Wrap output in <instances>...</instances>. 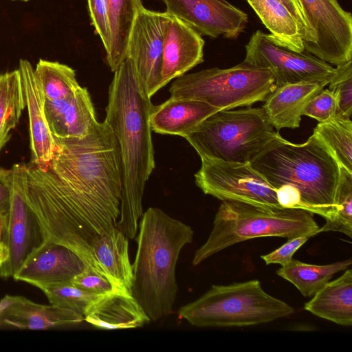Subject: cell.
<instances>
[{"mask_svg":"<svg viewBox=\"0 0 352 352\" xmlns=\"http://www.w3.org/2000/svg\"><path fill=\"white\" fill-rule=\"evenodd\" d=\"M220 111L203 101L170 98L153 107L149 118L151 131L184 137L210 115Z\"/></svg>","mask_w":352,"mask_h":352,"instance_id":"cell-21","label":"cell"},{"mask_svg":"<svg viewBox=\"0 0 352 352\" xmlns=\"http://www.w3.org/2000/svg\"><path fill=\"white\" fill-rule=\"evenodd\" d=\"M270 30L274 41L297 52L305 51L303 37L297 21L278 0H246Z\"/></svg>","mask_w":352,"mask_h":352,"instance_id":"cell-25","label":"cell"},{"mask_svg":"<svg viewBox=\"0 0 352 352\" xmlns=\"http://www.w3.org/2000/svg\"><path fill=\"white\" fill-rule=\"evenodd\" d=\"M91 250L98 265L116 292L131 294L133 267L126 236L115 226L99 236Z\"/></svg>","mask_w":352,"mask_h":352,"instance_id":"cell-22","label":"cell"},{"mask_svg":"<svg viewBox=\"0 0 352 352\" xmlns=\"http://www.w3.org/2000/svg\"><path fill=\"white\" fill-rule=\"evenodd\" d=\"M26 107L20 72L0 74V150L10 140Z\"/></svg>","mask_w":352,"mask_h":352,"instance_id":"cell-28","label":"cell"},{"mask_svg":"<svg viewBox=\"0 0 352 352\" xmlns=\"http://www.w3.org/2000/svg\"><path fill=\"white\" fill-rule=\"evenodd\" d=\"M281 2L285 7L289 11V12L294 17L299 28L301 31L303 37V43L305 51H306L310 46L312 41V36L307 25L304 19L300 5L297 0H278Z\"/></svg>","mask_w":352,"mask_h":352,"instance_id":"cell-38","label":"cell"},{"mask_svg":"<svg viewBox=\"0 0 352 352\" xmlns=\"http://www.w3.org/2000/svg\"><path fill=\"white\" fill-rule=\"evenodd\" d=\"M85 320L104 330L137 328L151 321L131 294L120 292L101 296L89 308Z\"/></svg>","mask_w":352,"mask_h":352,"instance_id":"cell-23","label":"cell"},{"mask_svg":"<svg viewBox=\"0 0 352 352\" xmlns=\"http://www.w3.org/2000/svg\"><path fill=\"white\" fill-rule=\"evenodd\" d=\"M195 174V184L206 195L223 201H234L261 206L283 208L276 190L254 169L250 162H226L201 158Z\"/></svg>","mask_w":352,"mask_h":352,"instance_id":"cell-9","label":"cell"},{"mask_svg":"<svg viewBox=\"0 0 352 352\" xmlns=\"http://www.w3.org/2000/svg\"><path fill=\"white\" fill-rule=\"evenodd\" d=\"M331 149L341 166L352 172V122L351 118L336 116L318 122L314 130Z\"/></svg>","mask_w":352,"mask_h":352,"instance_id":"cell-30","label":"cell"},{"mask_svg":"<svg viewBox=\"0 0 352 352\" xmlns=\"http://www.w3.org/2000/svg\"><path fill=\"white\" fill-rule=\"evenodd\" d=\"M111 29V47L107 52L108 64L115 72L126 58L129 35L142 0H106Z\"/></svg>","mask_w":352,"mask_h":352,"instance_id":"cell-26","label":"cell"},{"mask_svg":"<svg viewBox=\"0 0 352 352\" xmlns=\"http://www.w3.org/2000/svg\"><path fill=\"white\" fill-rule=\"evenodd\" d=\"M250 164L276 190L289 186L298 190L304 210L325 220L331 217L341 166L316 134L294 144L276 131Z\"/></svg>","mask_w":352,"mask_h":352,"instance_id":"cell-4","label":"cell"},{"mask_svg":"<svg viewBox=\"0 0 352 352\" xmlns=\"http://www.w3.org/2000/svg\"><path fill=\"white\" fill-rule=\"evenodd\" d=\"M247 63L270 69L276 87L306 81L329 82L336 68L309 54L280 46L270 34L256 30L245 45Z\"/></svg>","mask_w":352,"mask_h":352,"instance_id":"cell-10","label":"cell"},{"mask_svg":"<svg viewBox=\"0 0 352 352\" xmlns=\"http://www.w3.org/2000/svg\"><path fill=\"white\" fill-rule=\"evenodd\" d=\"M328 84L326 81H306L276 87L261 108L278 132L283 128H298L307 104Z\"/></svg>","mask_w":352,"mask_h":352,"instance_id":"cell-20","label":"cell"},{"mask_svg":"<svg viewBox=\"0 0 352 352\" xmlns=\"http://www.w3.org/2000/svg\"><path fill=\"white\" fill-rule=\"evenodd\" d=\"M329 89L336 95L337 116L351 118L352 114V61L336 67V73L329 82Z\"/></svg>","mask_w":352,"mask_h":352,"instance_id":"cell-33","label":"cell"},{"mask_svg":"<svg viewBox=\"0 0 352 352\" xmlns=\"http://www.w3.org/2000/svg\"><path fill=\"white\" fill-rule=\"evenodd\" d=\"M351 258L327 264L314 265L292 259L281 266L276 274L292 283L305 297L313 296L339 272L347 270Z\"/></svg>","mask_w":352,"mask_h":352,"instance_id":"cell-27","label":"cell"},{"mask_svg":"<svg viewBox=\"0 0 352 352\" xmlns=\"http://www.w3.org/2000/svg\"><path fill=\"white\" fill-rule=\"evenodd\" d=\"M9 256V250L4 243H0V265L3 263Z\"/></svg>","mask_w":352,"mask_h":352,"instance_id":"cell-41","label":"cell"},{"mask_svg":"<svg viewBox=\"0 0 352 352\" xmlns=\"http://www.w3.org/2000/svg\"><path fill=\"white\" fill-rule=\"evenodd\" d=\"M153 107L126 57L114 72L104 122L116 138L122 164V189L116 226L129 239L136 236L138 220L143 214L144 188L155 168L149 124Z\"/></svg>","mask_w":352,"mask_h":352,"instance_id":"cell-2","label":"cell"},{"mask_svg":"<svg viewBox=\"0 0 352 352\" xmlns=\"http://www.w3.org/2000/svg\"><path fill=\"white\" fill-rule=\"evenodd\" d=\"M304 309L321 318L342 326L352 325V270L327 283Z\"/></svg>","mask_w":352,"mask_h":352,"instance_id":"cell-24","label":"cell"},{"mask_svg":"<svg viewBox=\"0 0 352 352\" xmlns=\"http://www.w3.org/2000/svg\"><path fill=\"white\" fill-rule=\"evenodd\" d=\"M27 164L19 163L11 168H0V181L10 192L8 221L4 243L9 256L0 265V277H13L31 250L34 219L23 195Z\"/></svg>","mask_w":352,"mask_h":352,"instance_id":"cell-12","label":"cell"},{"mask_svg":"<svg viewBox=\"0 0 352 352\" xmlns=\"http://www.w3.org/2000/svg\"><path fill=\"white\" fill-rule=\"evenodd\" d=\"M276 87L270 69L243 60L228 69L212 67L185 74L177 78L169 91L173 98L200 100L220 110H230L265 101Z\"/></svg>","mask_w":352,"mask_h":352,"instance_id":"cell-8","label":"cell"},{"mask_svg":"<svg viewBox=\"0 0 352 352\" xmlns=\"http://www.w3.org/2000/svg\"><path fill=\"white\" fill-rule=\"evenodd\" d=\"M297 1L312 36L306 52L336 66L351 60V14L337 0Z\"/></svg>","mask_w":352,"mask_h":352,"instance_id":"cell-11","label":"cell"},{"mask_svg":"<svg viewBox=\"0 0 352 352\" xmlns=\"http://www.w3.org/2000/svg\"><path fill=\"white\" fill-rule=\"evenodd\" d=\"M46 166L28 164L25 201L41 241L78 254L87 266L106 276L91 246L116 226L122 189L118 143L111 127L96 122L84 138L54 137Z\"/></svg>","mask_w":352,"mask_h":352,"instance_id":"cell-1","label":"cell"},{"mask_svg":"<svg viewBox=\"0 0 352 352\" xmlns=\"http://www.w3.org/2000/svg\"><path fill=\"white\" fill-rule=\"evenodd\" d=\"M87 267L82 258L69 248L41 241L33 247L13 278L40 289L70 283Z\"/></svg>","mask_w":352,"mask_h":352,"instance_id":"cell-15","label":"cell"},{"mask_svg":"<svg viewBox=\"0 0 352 352\" xmlns=\"http://www.w3.org/2000/svg\"><path fill=\"white\" fill-rule=\"evenodd\" d=\"M262 108L220 110L184 138L201 158L250 162L276 131Z\"/></svg>","mask_w":352,"mask_h":352,"instance_id":"cell-7","label":"cell"},{"mask_svg":"<svg viewBox=\"0 0 352 352\" xmlns=\"http://www.w3.org/2000/svg\"><path fill=\"white\" fill-rule=\"evenodd\" d=\"M83 320L84 316L75 311L38 304L24 296L6 295L0 300V328L43 330Z\"/></svg>","mask_w":352,"mask_h":352,"instance_id":"cell-17","label":"cell"},{"mask_svg":"<svg viewBox=\"0 0 352 352\" xmlns=\"http://www.w3.org/2000/svg\"><path fill=\"white\" fill-rule=\"evenodd\" d=\"M294 309L266 293L258 280L213 285L178 315L197 327H233L265 324L287 317Z\"/></svg>","mask_w":352,"mask_h":352,"instance_id":"cell-6","label":"cell"},{"mask_svg":"<svg viewBox=\"0 0 352 352\" xmlns=\"http://www.w3.org/2000/svg\"><path fill=\"white\" fill-rule=\"evenodd\" d=\"M168 14L143 8L134 21L126 57L135 67L144 91L151 98L160 89L164 30Z\"/></svg>","mask_w":352,"mask_h":352,"instance_id":"cell-13","label":"cell"},{"mask_svg":"<svg viewBox=\"0 0 352 352\" xmlns=\"http://www.w3.org/2000/svg\"><path fill=\"white\" fill-rule=\"evenodd\" d=\"M309 211L223 201L215 214L206 241L192 259L197 265L216 253L254 238L278 236L287 239L320 233V227Z\"/></svg>","mask_w":352,"mask_h":352,"instance_id":"cell-5","label":"cell"},{"mask_svg":"<svg viewBox=\"0 0 352 352\" xmlns=\"http://www.w3.org/2000/svg\"><path fill=\"white\" fill-rule=\"evenodd\" d=\"M311 237V235L306 234L287 239L283 245L269 254L261 255V258L266 265L275 263L283 266L292 259L294 253Z\"/></svg>","mask_w":352,"mask_h":352,"instance_id":"cell-37","label":"cell"},{"mask_svg":"<svg viewBox=\"0 0 352 352\" xmlns=\"http://www.w3.org/2000/svg\"><path fill=\"white\" fill-rule=\"evenodd\" d=\"M40 289L50 305L72 310L84 318L89 308L102 296L85 291L72 282L44 286Z\"/></svg>","mask_w":352,"mask_h":352,"instance_id":"cell-32","label":"cell"},{"mask_svg":"<svg viewBox=\"0 0 352 352\" xmlns=\"http://www.w3.org/2000/svg\"><path fill=\"white\" fill-rule=\"evenodd\" d=\"M338 113V104L334 92L329 89H322L305 106L302 115L311 117L318 122L334 118Z\"/></svg>","mask_w":352,"mask_h":352,"instance_id":"cell-34","label":"cell"},{"mask_svg":"<svg viewBox=\"0 0 352 352\" xmlns=\"http://www.w3.org/2000/svg\"><path fill=\"white\" fill-rule=\"evenodd\" d=\"M8 221V212H0V243H4Z\"/></svg>","mask_w":352,"mask_h":352,"instance_id":"cell-40","label":"cell"},{"mask_svg":"<svg viewBox=\"0 0 352 352\" xmlns=\"http://www.w3.org/2000/svg\"><path fill=\"white\" fill-rule=\"evenodd\" d=\"M10 192L8 187L0 181V212H8Z\"/></svg>","mask_w":352,"mask_h":352,"instance_id":"cell-39","label":"cell"},{"mask_svg":"<svg viewBox=\"0 0 352 352\" xmlns=\"http://www.w3.org/2000/svg\"><path fill=\"white\" fill-rule=\"evenodd\" d=\"M44 109L53 136L59 138H84L98 122L93 102L85 87H80L69 98L45 99Z\"/></svg>","mask_w":352,"mask_h":352,"instance_id":"cell-19","label":"cell"},{"mask_svg":"<svg viewBox=\"0 0 352 352\" xmlns=\"http://www.w3.org/2000/svg\"><path fill=\"white\" fill-rule=\"evenodd\" d=\"M135 238L131 295L150 320L173 311L178 287L175 267L182 249L192 241V228L157 208L142 214Z\"/></svg>","mask_w":352,"mask_h":352,"instance_id":"cell-3","label":"cell"},{"mask_svg":"<svg viewBox=\"0 0 352 352\" xmlns=\"http://www.w3.org/2000/svg\"><path fill=\"white\" fill-rule=\"evenodd\" d=\"M19 70L29 116L31 163L45 166L53 158L55 142L45 113V97L36 80L31 63L21 59Z\"/></svg>","mask_w":352,"mask_h":352,"instance_id":"cell-18","label":"cell"},{"mask_svg":"<svg viewBox=\"0 0 352 352\" xmlns=\"http://www.w3.org/2000/svg\"><path fill=\"white\" fill-rule=\"evenodd\" d=\"M12 1H30V0H12Z\"/></svg>","mask_w":352,"mask_h":352,"instance_id":"cell-42","label":"cell"},{"mask_svg":"<svg viewBox=\"0 0 352 352\" xmlns=\"http://www.w3.org/2000/svg\"><path fill=\"white\" fill-rule=\"evenodd\" d=\"M166 12L192 28L200 35L236 38L248 16L226 0H163Z\"/></svg>","mask_w":352,"mask_h":352,"instance_id":"cell-14","label":"cell"},{"mask_svg":"<svg viewBox=\"0 0 352 352\" xmlns=\"http://www.w3.org/2000/svg\"><path fill=\"white\" fill-rule=\"evenodd\" d=\"M329 231L352 236V172L342 166H340L333 214L319 230L320 232Z\"/></svg>","mask_w":352,"mask_h":352,"instance_id":"cell-31","label":"cell"},{"mask_svg":"<svg viewBox=\"0 0 352 352\" xmlns=\"http://www.w3.org/2000/svg\"><path fill=\"white\" fill-rule=\"evenodd\" d=\"M78 287L90 293L104 295L116 292L110 280L88 267L72 281Z\"/></svg>","mask_w":352,"mask_h":352,"instance_id":"cell-36","label":"cell"},{"mask_svg":"<svg viewBox=\"0 0 352 352\" xmlns=\"http://www.w3.org/2000/svg\"><path fill=\"white\" fill-rule=\"evenodd\" d=\"M45 99L54 100L72 96L80 87L75 71L56 61L40 59L34 69Z\"/></svg>","mask_w":352,"mask_h":352,"instance_id":"cell-29","label":"cell"},{"mask_svg":"<svg viewBox=\"0 0 352 352\" xmlns=\"http://www.w3.org/2000/svg\"><path fill=\"white\" fill-rule=\"evenodd\" d=\"M204 46V41L196 30L169 15L164 30L160 89L201 63Z\"/></svg>","mask_w":352,"mask_h":352,"instance_id":"cell-16","label":"cell"},{"mask_svg":"<svg viewBox=\"0 0 352 352\" xmlns=\"http://www.w3.org/2000/svg\"><path fill=\"white\" fill-rule=\"evenodd\" d=\"M87 3L91 23L108 52L111 47V29L106 0H87Z\"/></svg>","mask_w":352,"mask_h":352,"instance_id":"cell-35","label":"cell"}]
</instances>
